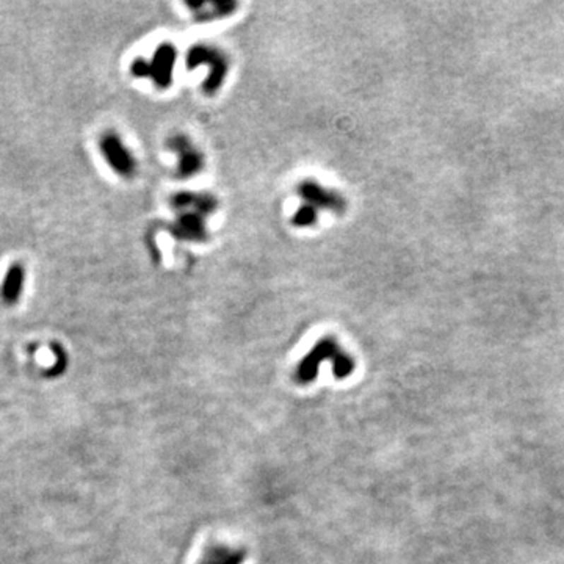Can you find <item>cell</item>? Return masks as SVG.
<instances>
[{"label":"cell","mask_w":564,"mask_h":564,"mask_svg":"<svg viewBox=\"0 0 564 564\" xmlns=\"http://www.w3.org/2000/svg\"><path fill=\"white\" fill-rule=\"evenodd\" d=\"M171 206L177 212V218L171 226V233L179 240L206 242V218L215 213L218 202L208 193H177L171 198Z\"/></svg>","instance_id":"6da1fadb"},{"label":"cell","mask_w":564,"mask_h":564,"mask_svg":"<svg viewBox=\"0 0 564 564\" xmlns=\"http://www.w3.org/2000/svg\"><path fill=\"white\" fill-rule=\"evenodd\" d=\"M324 363H331L332 375L337 380L348 378L356 368L354 359L339 345L334 337H323L300 360L295 370V381L301 386L314 382Z\"/></svg>","instance_id":"7a4b0ae2"},{"label":"cell","mask_w":564,"mask_h":564,"mask_svg":"<svg viewBox=\"0 0 564 564\" xmlns=\"http://www.w3.org/2000/svg\"><path fill=\"white\" fill-rule=\"evenodd\" d=\"M201 64L211 68L207 81L202 83V91L212 96V94L220 90L224 78L228 76V69H229L228 57L216 47L207 45H196L187 52V69L192 71L194 68L201 66Z\"/></svg>","instance_id":"3957f363"},{"label":"cell","mask_w":564,"mask_h":564,"mask_svg":"<svg viewBox=\"0 0 564 564\" xmlns=\"http://www.w3.org/2000/svg\"><path fill=\"white\" fill-rule=\"evenodd\" d=\"M177 60V50L176 47L170 45V42H165L160 45L153 55L151 61L146 60H135L132 63V74L135 77H148L153 78V82L160 86V88H166L172 82V71H175V64Z\"/></svg>","instance_id":"277c9868"},{"label":"cell","mask_w":564,"mask_h":564,"mask_svg":"<svg viewBox=\"0 0 564 564\" xmlns=\"http://www.w3.org/2000/svg\"><path fill=\"white\" fill-rule=\"evenodd\" d=\"M298 194L306 201V204L318 208H327L334 213H343L346 201L341 193L320 185L315 180H305L298 185Z\"/></svg>","instance_id":"5b68a950"},{"label":"cell","mask_w":564,"mask_h":564,"mask_svg":"<svg viewBox=\"0 0 564 564\" xmlns=\"http://www.w3.org/2000/svg\"><path fill=\"white\" fill-rule=\"evenodd\" d=\"M100 153L105 157L107 163L122 177H132L136 171V162L129 149L122 144L117 134H107L99 143Z\"/></svg>","instance_id":"8992f818"},{"label":"cell","mask_w":564,"mask_h":564,"mask_svg":"<svg viewBox=\"0 0 564 564\" xmlns=\"http://www.w3.org/2000/svg\"><path fill=\"white\" fill-rule=\"evenodd\" d=\"M168 146L179 155L177 175L179 177H193L204 168V155L193 146L192 141L184 135L171 136Z\"/></svg>","instance_id":"52a82bcc"},{"label":"cell","mask_w":564,"mask_h":564,"mask_svg":"<svg viewBox=\"0 0 564 564\" xmlns=\"http://www.w3.org/2000/svg\"><path fill=\"white\" fill-rule=\"evenodd\" d=\"M187 6L201 23H208L228 16L237 8V4L229 0H213V2H187Z\"/></svg>","instance_id":"ba28073f"},{"label":"cell","mask_w":564,"mask_h":564,"mask_svg":"<svg viewBox=\"0 0 564 564\" xmlns=\"http://www.w3.org/2000/svg\"><path fill=\"white\" fill-rule=\"evenodd\" d=\"M247 551L230 546H215L208 548L199 564H243Z\"/></svg>","instance_id":"9c48e42d"},{"label":"cell","mask_w":564,"mask_h":564,"mask_svg":"<svg viewBox=\"0 0 564 564\" xmlns=\"http://www.w3.org/2000/svg\"><path fill=\"white\" fill-rule=\"evenodd\" d=\"M24 286V269L19 264L11 265L2 284V300L6 305H14L20 296Z\"/></svg>","instance_id":"30bf717a"},{"label":"cell","mask_w":564,"mask_h":564,"mask_svg":"<svg viewBox=\"0 0 564 564\" xmlns=\"http://www.w3.org/2000/svg\"><path fill=\"white\" fill-rule=\"evenodd\" d=\"M317 220H318V211L309 204L296 208L295 215L292 216V223L296 228H310L314 226Z\"/></svg>","instance_id":"8fae6325"}]
</instances>
